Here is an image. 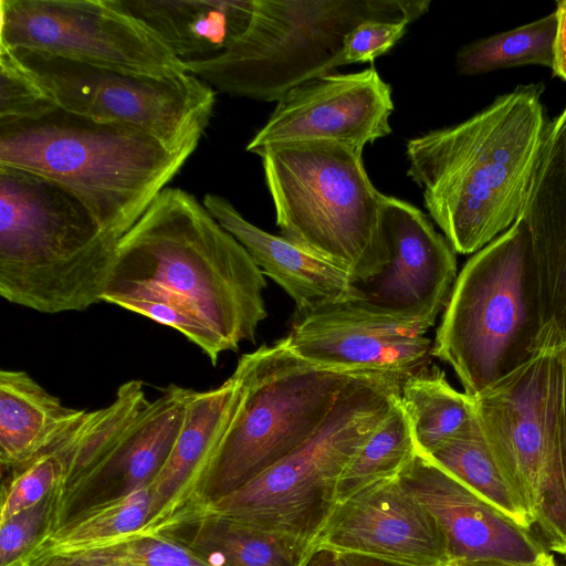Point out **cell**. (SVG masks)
<instances>
[{
  "label": "cell",
  "instance_id": "18",
  "mask_svg": "<svg viewBox=\"0 0 566 566\" xmlns=\"http://www.w3.org/2000/svg\"><path fill=\"white\" fill-rule=\"evenodd\" d=\"M190 392L169 385L149 401L107 457L55 504L46 534L75 516L149 486L175 446Z\"/></svg>",
  "mask_w": 566,
  "mask_h": 566
},
{
  "label": "cell",
  "instance_id": "33",
  "mask_svg": "<svg viewBox=\"0 0 566 566\" xmlns=\"http://www.w3.org/2000/svg\"><path fill=\"white\" fill-rule=\"evenodd\" d=\"M112 304L176 329L190 343L195 344L212 365L217 364L222 353L229 350L222 338L210 327L169 301L124 297L113 301Z\"/></svg>",
  "mask_w": 566,
  "mask_h": 566
},
{
  "label": "cell",
  "instance_id": "31",
  "mask_svg": "<svg viewBox=\"0 0 566 566\" xmlns=\"http://www.w3.org/2000/svg\"><path fill=\"white\" fill-rule=\"evenodd\" d=\"M3 474L0 522L35 505L57 486L63 475L62 455L51 442L28 463Z\"/></svg>",
  "mask_w": 566,
  "mask_h": 566
},
{
  "label": "cell",
  "instance_id": "12",
  "mask_svg": "<svg viewBox=\"0 0 566 566\" xmlns=\"http://www.w3.org/2000/svg\"><path fill=\"white\" fill-rule=\"evenodd\" d=\"M0 46L134 75L187 72L156 35L114 0H0Z\"/></svg>",
  "mask_w": 566,
  "mask_h": 566
},
{
  "label": "cell",
  "instance_id": "17",
  "mask_svg": "<svg viewBox=\"0 0 566 566\" xmlns=\"http://www.w3.org/2000/svg\"><path fill=\"white\" fill-rule=\"evenodd\" d=\"M316 551L360 554L410 566H448L444 536L399 478L375 482L339 502Z\"/></svg>",
  "mask_w": 566,
  "mask_h": 566
},
{
  "label": "cell",
  "instance_id": "9",
  "mask_svg": "<svg viewBox=\"0 0 566 566\" xmlns=\"http://www.w3.org/2000/svg\"><path fill=\"white\" fill-rule=\"evenodd\" d=\"M400 386L390 376L360 374L308 440L245 485L198 509L314 544L338 504L344 470L389 415Z\"/></svg>",
  "mask_w": 566,
  "mask_h": 566
},
{
  "label": "cell",
  "instance_id": "13",
  "mask_svg": "<svg viewBox=\"0 0 566 566\" xmlns=\"http://www.w3.org/2000/svg\"><path fill=\"white\" fill-rule=\"evenodd\" d=\"M429 329L349 300L298 317L282 340L322 367L379 374L403 382L429 370L433 344L427 336Z\"/></svg>",
  "mask_w": 566,
  "mask_h": 566
},
{
  "label": "cell",
  "instance_id": "27",
  "mask_svg": "<svg viewBox=\"0 0 566 566\" xmlns=\"http://www.w3.org/2000/svg\"><path fill=\"white\" fill-rule=\"evenodd\" d=\"M556 32L557 15L553 11L533 22L475 40L458 51V72L479 75L524 65L552 69Z\"/></svg>",
  "mask_w": 566,
  "mask_h": 566
},
{
  "label": "cell",
  "instance_id": "41",
  "mask_svg": "<svg viewBox=\"0 0 566 566\" xmlns=\"http://www.w3.org/2000/svg\"><path fill=\"white\" fill-rule=\"evenodd\" d=\"M20 566H23V564H22V565H20Z\"/></svg>",
  "mask_w": 566,
  "mask_h": 566
},
{
  "label": "cell",
  "instance_id": "37",
  "mask_svg": "<svg viewBox=\"0 0 566 566\" xmlns=\"http://www.w3.org/2000/svg\"><path fill=\"white\" fill-rule=\"evenodd\" d=\"M336 554V553H335ZM339 566H410L360 554H336Z\"/></svg>",
  "mask_w": 566,
  "mask_h": 566
},
{
  "label": "cell",
  "instance_id": "24",
  "mask_svg": "<svg viewBox=\"0 0 566 566\" xmlns=\"http://www.w3.org/2000/svg\"><path fill=\"white\" fill-rule=\"evenodd\" d=\"M86 412L49 392L27 371H0V465L18 469L45 449Z\"/></svg>",
  "mask_w": 566,
  "mask_h": 566
},
{
  "label": "cell",
  "instance_id": "14",
  "mask_svg": "<svg viewBox=\"0 0 566 566\" xmlns=\"http://www.w3.org/2000/svg\"><path fill=\"white\" fill-rule=\"evenodd\" d=\"M391 87L374 67L313 77L282 96L264 126L247 145L337 143L358 150L391 133Z\"/></svg>",
  "mask_w": 566,
  "mask_h": 566
},
{
  "label": "cell",
  "instance_id": "34",
  "mask_svg": "<svg viewBox=\"0 0 566 566\" xmlns=\"http://www.w3.org/2000/svg\"><path fill=\"white\" fill-rule=\"evenodd\" d=\"M56 502V486L39 503L0 522V566H20L48 533Z\"/></svg>",
  "mask_w": 566,
  "mask_h": 566
},
{
  "label": "cell",
  "instance_id": "7",
  "mask_svg": "<svg viewBox=\"0 0 566 566\" xmlns=\"http://www.w3.org/2000/svg\"><path fill=\"white\" fill-rule=\"evenodd\" d=\"M428 0H253L243 33L217 55L185 63L210 87L277 102L295 86L345 65L346 35L367 20L412 22Z\"/></svg>",
  "mask_w": 566,
  "mask_h": 566
},
{
  "label": "cell",
  "instance_id": "38",
  "mask_svg": "<svg viewBox=\"0 0 566 566\" xmlns=\"http://www.w3.org/2000/svg\"><path fill=\"white\" fill-rule=\"evenodd\" d=\"M307 566H339V563L335 553L317 551Z\"/></svg>",
  "mask_w": 566,
  "mask_h": 566
},
{
  "label": "cell",
  "instance_id": "16",
  "mask_svg": "<svg viewBox=\"0 0 566 566\" xmlns=\"http://www.w3.org/2000/svg\"><path fill=\"white\" fill-rule=\"evenodd\" d=\"M440 527L449 565L543 566L551 553L525 530L429 457L416 453L398 475Z\"/></svg>",
  "mask_w": 566,
  "mask_h": 566
},
{
  "label": "cell",
  "instance_id": "20",
  "mask_svg": "<svg viewBox=\"0 0 566 566\" xmlns=\"http://www.w3.org/2000/svg\"><path fill=\"white\" fill-rule=\"evenodd\" d=\"M521 216L532 240L542 326L566 336V107L549 123Z\"/></svg>",
  "mask_w": 566,
  "mask_h": 566
},
{
  "label": "cell",
  "instance_id": "22",
  "mask_svg": "<svg viewBox=\"0 0 566 566\" xmlns=\"http://www.w3.org/2000/svg\"><path fill=\"white\" fill-rule=\"evenodd\" d=\"M155 534L182 544L212 566H307L313 543L196 509Z\"/></svg>",
  "mask_w": 566,
  "mask_h": 566
},
{
  "label": "cell",
  "instance_id": "15",
  "mask_svg": "<svg viewBox=\"0 0 566 566\" xmlns=\"http://www.w3.org/2000/svg\"><path fill=\"white\" fill-rule=\"evenodd\" d=\"M381 223L389 261L365 283L357 300L431 328L444 311L458 276L453 249L413 205L384 196Z\"/></svg>",
  "mask_w": 566,
  "mask_h": 566
},
{
  "label": "cell",
  "instance_id": "21",
  "mask_svg": "<svg viewBox=\"0 0 566 566\" xmlns=\"http://www.w3.org/2000/svg\"><path fill=\"white\" fill-rule=\"evenodd\" d=\"M202 203L218 223L243 245L262 273L291 296L297 318L356 298L355 283L343 270L282 235L271 234L252 224L221 196L208 193Z\"/></svg>",
  "mask_w": 566,
  "mask_h": 566
},
{
  "label": "cell",
  "instance_id": "39",
  "mask_svg": "<svg viewBox=\"0 0 566 566\" xmlns=\"http://www.w3.org/2000/svg\"><path fill=\"white\" fill-rule=\"evenodd\" d=\"M543 566H559L558 564H556L555 562V558L553 557V555L549 553L543 564Z\"/></svg>",
  "mask_w": 566,
  "mask_h": 566
},
{
  "label": "cell",
  "instance_id": "40",
  "mask_svg": "<svg viewBox=\"0 0 566 566\" xmlns=\"http://www.w3.org/2000/svg\"><path fill=\"white\" fill-rule=\"evenodd\" d=\"M448 566H511L501 564H471V565H448Z\"/></svg>",
  "mask_w": 566,
  "mask_h": 566
},
{
  "label": "cell",
  "instance_id": "5",
  "mask_svg": "<svg viewBox=\"0 0 566 566\" xmlns=\"http://www.w3.org/2000/svg\"><path fill=\"white\" fill-rule=\"evenodd\" d=\"M473 400L493 458L547 549L566 558V336L543 325L526 357Z\"/></svg>",
  "mask_w": 566,
  "mask_h": 566
},
{
  "label": "cell",
  "instance_id": "8",
  "mask_svg": "<svg viewBox=\"0 0 566 566\" xmlns=\"http://www.w3.org/2000/svg\"><path fill=\"white\" fill-rule=\"evenodd\" d=\"M541 327L532 240L521 216L463 265L431 355L473 398L526 357Z\"/></svg>",
  "mask_w": 566,
  "mask_h": 566
},
{
  "label": "cell",
  "instance_id": "35",
  "mask_svg": "<svg viewBox=\"0 0 566 566\" xmlns=\"http://www.w3.org/2000/svg\"><path fill=\"white\" fill-rule=\"evenodd\" d=\"M407 20H367L355 27L345 38L344 63H367L389 51L406 33Z\"/></svg>",
  "mask_w": 566,
  "mask_h": 566
},
{
  "label": "cell",
  "instance_id": "4",
  "mask_svg": "<svg viewBox=\"0 0 566 566\" xmlns=\"http://www.w3.org/2000/svg\"><path fill=\"white\" fill-rule=\"evenodd\" d=\"M193 151L153 135L55 108L0 123V166L46 177L72 192L109 234L122 238Z\"/></svg>",
  "mask_w": 566,
  "mask_h": 566
},
{
  "label": "cell",
  "instance_id": "36",
  "mask_svg": "<svg viewBox=\"0 0 566 566\" xmlns=\"http://www.w3.org/2000/svg\"><path fill=\"white\" fill-rule=\"evenodd\" d=\"M557 32L552 75L566 82V0L556 1Z\"/></svg>",
  "mask_w": 566,
  "mask_h": 566
},
{
  "label": "cell",
  "instance_id": "2",
  "mask_svg": "<svg viewBox=\"0 0 566 566\" xmlns=\"http://www.w3.org/2000/svg\"><path fill=\"white\" fill-rule=\"evenodd\" d=\"M264 274L192 195L165 188L118 242L103 302L161 298L218 334L229 350L266 317Z\"/></svg>",
  "mask_w": 566,
  "mask_h": 566
},
{
  "label": "cell",
  "instance_id": "26",
  "mask_svg": "<svg viewBox=\"0 0 566 566\" xmlns=\"http://www.w3.org/2000/svg\"><path fill=\"white\" fill-rule=\"evenodd\" d=\"M427 457L512 522L533 530L534 520L493 458L476 416L472 423Z\"/></svg>",
  "mask_w": 566,
  "mask_h": 566
},
{
  "label": "cell",
  "instance_id": "25",
  "mask_svg": "<svg viewBox=\"0 0 566 566\" xmlns=\"http://www.w3.org/2000/svg\"><path fill=\"white\" fill-rule=\"evenodd\" d=\"M399 399L419 453L431 455L475 420L474 400L454 389L438 368L407 378Z\"/></svg>",
  "mask_w": 566,
  "mask_h": 566
},
{
  "label": "cell",
  "instance_id": "28",
  "mask_svg": "<svg viewBox=\"0 0 566 566\" xmlns=\"http://www.w3.org/2000/svg\"><path fill=\"white\" fill-rule=\"evenodd\" d=\"M149 509V489L142 488L123 499L67 521L44 535L25 558L76 553L114 537L137 532L145 525Z\"/></svg>",
  "mask_w": 566,
  "mask_h": 566
},
{
  "label": "cell",
  "instance_id": "11",
  "mask_svg": "<svg viewBox=\"0 0 566 566\" xmlns=\"http://www.w3.org/2000/svg\"><path fill=\"white\" fill-rule=\"evenodd\" d=\"M10 51L59 108L142 129L176 151L196 150L213 112L214 90L189 72L153 77Z\"/></svg>",
  "mask_w": 566,
  "mask_h": 566
},
{
  "label": "cell",
  "instance_id": "3",
  "mask_svg": "<svg viewBox=\"0 0 566 566\" xmlns=\"http://www.w3.org/2000/svg\"><path fill=\"white\" fill-rule=\"evenodd\" d=\"M117 238L67 189L0 166V295L43 314L103 302Z\"/></svg>",
  "mask_w": 566,
  "mask_h": 566
},
{
  "label": "cell",
  "instance_id": "29",
  "mask_svg": "<svg viewBox=\"0 0 566 566\" xmlns=\"http://www.w3.org/2000/svg\"><path fill=\"white\" fill-rule=\"evenodd\" d=\"M23 566H212L164 534L127 533L85 551L27 557Z\"/></svg>",
  "mask_w": 566,
  "mask_h": 566
},
{
  "label": "cell",
  "instance_id": "10",
  "mask_svg": "<svg viewBox=\"0 0 566 566\" xmlns=\"http://www.w3.org/2000/svg\"><path fill=\"white\" fill-rule=\"evenodd\" d=\"M360 374L366 373L313 364L282 339L242 355L233 371L241 400L213 458L200 506L245 485L308 440Z\"/></svg>",
  "mask_w": 566,
  "mask_h": 566
},
{
  "label": "cell",
  "instance_id": "6",
  "mask_svg": "<svg viewBox=\"0 0 566 566\" xmlns=\"http://www.w3.org/2000/svg\"><path fill=\"white\" fill-rule=\"evenodd\" d=\"M361 150L337 143H292L261 150L281 235L335 265L355 284L389 261L384 193L370 181Z\"/></svg>",
  "mask_w": 566,
  "mask_h": 566
},
{
  "label": "cell",
  "instance_id": "32",
  "mask_svg": "<svg viewBox=\"0 0 566 566\" xmlns=\"http://www.w3.org/2000/svg\"><path fill=\"white\" fill-rule=\"evenodd\" d=\"M55 108L14 53L0 46V123L34 119Z\"/></svg>",
  "mask_w": 566,
  "mask_h": 566
},
{
  "label": "cell",
  "instance_id": "23",
  "mask_svg": "<svg viewBox=\"0 0 566 566\" xmlns=\"http://www.w3.org/2000/svg\"><path fill=\"white\" fill-rule=\"evenodd\" d=\"M181 62L212 57L249 24L253 0H114Z\"/></svg>",
  "mask_w": 566,
  "mask_h": 566
},
{
  "label": "cell",
  "instance_id": "30",
  "mask_svg": "<svg viewBox=\"0 0 566 566\" xmlns=\"http://www.w3.org/2000/svg\"><path fill=\"white\" fill-rule=\"evenodd\" d=\"M417 452L409 420L398 398L344 470L337 488L338 503L375 482L398 476Z\"/></svg>",
  "mask_w": 566,
  "mask_h": 566
},
{
  "label": "cell",
  "instance_id": "1",
  "mask_svg": "<svg viewBox=\"0 0 566 566\" xmlns=\"http://www.w3.org/2000/svg\"><path fill=\"white\" fill-rule=\"evenodd\" d=\"M544 90L517 85L468 119L408 140L407 175L454 252H478L522 214L551 123Z\"/></svg>",
  "mask_w": 566,
  "mask_h": 566
},
{
  "label": "cell",
  "instance_id": "19",
  "mask_svg": "<svg viewBox=\"0 0 566 566\" xmlns=\"http://www.w3.org/2000/svg\"><path fill=\"white\" fill-rule=\"evenodd\" d=\"M241 396V386L233 374L217 388L191 389L175 446L148 486L149 514L137 532L158 533L201 505L213 458Z\"/></svg>",
  "mask_w": 566,
  "mask_h": 566
}]
</instances>
